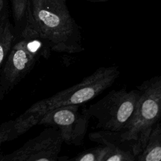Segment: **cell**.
<instances>
[{
  "label": "cell",
  "mask_w": 161,
  "mask_h": 161,
  "mask_svg": "<svg viewBox=\"0 0 161 161\" xmlns=\"http://www.w3.org/2000/svg\"><path fill=\"white\" fill-rule=\"evenodd\" d=\"M139 96L138 89L112 90L86 110L91 118L97 120V128L121 131L133 114Z\"/></svg>",
  "instance_id": "obj_5"
},
{
  "label": "cell",
  "mask_w": 161,
  "mask_h": 161,
  "mask_svg": "<svg viewBox=\"0 0 161 161\" xmlns=\"http://www.w3.org/2000/svg\"><path fill=\"white\" fill-rule=\"evenodd\" d=\"M119 75V71L116 66L99 67L92 74L84 77L79 83L51 97L37 101L28 110L36 113L42 118L46 112L55 108L71 104H83L109 87Z\"/></svg>",
  "instance_id": "obj_4"
},
{
  "label": "cell",
  "mask_w": 161,
  "mask_h": 161,
  "mask_svg": "<svg viewBox=\"0 0 161 161\" xmlns=\"http://www.w3.org/2000/svg\"><path fill=\"white\" fill-rule=\"evenodd\" d=\"M107 153L105 146L98 144L96 147L88 148L80 152L73 158H68L74 161H104Z\"/></svg>",
  "instance_id": "obj_12"
},
{
  "label": "cell",
  "mask_w": 161,
  "mask_h": 161,
  "mask_svg": "<svg viewBox=\"0 0 161 161\" xmlns=\"http://www.w3.org/2000/svg\"><path fill=\"white\" fill-rule=\"evenodd\" d=\"M89 1H96V2H104V1H107L108 0H89Z\"/></svg>",
  "instance_id": "obj_15"
},
{
  "label": "cell",
  "mask_w": 161,
  "mask_h": 161,
  "mask_svg": "<svg viewBox=\"0 0 161 161\" xmlns=\"http://www.w3.org/2000/svg\"><path fill=\"white\" fill-rule=\"evenodd\" d=\"M50 47L32 26L25 22L18 42H14L0 70L1 98L19 83L34 67L41 57L48 58Z\"/></svg>",
  "instance_id": "obj_2"
},
{
  "label": "cell",
  "mask_w": 161,
  "mask_h": 161,
  "mask_svg": "<svg viewBox=\"0 0 161 161\" xmlns=\"http://www.w3.org/2000/svg\"><path fill=\"white\" fill-rule=\"evenodd\" d=\"M2 99V98H1V96H0V99Z\"/></svg>",
  "instance_id": "obj_17"
},
{
  "label": "cell",
  "mask_w": 161,
  "mask_h": 161,
  "mask_svg": "<svg viewBox=\"0 0 161 161\" xmlns=\"http://www.w3.org/2000/svg\"><path fill=\"white\" fill-rule=\"evenodd\" d=\"M161 160V126L158 121L151 131L142 151L136 156L137 161Z\"/></svg>",
  "instance_id": "obj_10"
},
{
  "label": "cell",
  "mask_w": 161,
  "mask_h": 161,
  "mask_svg": "<svg viewBox=\"0 0 161 161\" xmlns=\"http://www.w3.org/2000/svg\"><path fill=\"white\" fill-rule=\"evenodd\" d=\"M89 138L106 147L107 153L104 161H136L133 143L123 140L119 131L101 130L89 133Z\"/></svg>",
  "instance_id": "obj_8"
},
{
  "label": "cell",
  "mask_w": 161,
  "mask_h": 161,
  "mask_svg": "<svg viewBox=\"0 0 161 161\" xmlns=\"http://www.w3.org/2000/svg\"><path fill=\"white\" fill-rule=\"evenodd\" d=\"M16 40L13 26L6 18L0 21V70Z\"/></svg>",
  "instance_id": "obj_11"
},
{
  "label": "cell",
  "mask_w": 161,
  "mask_h": 161,
  "mask_svg": "<svg viewBox=\"0 0 161 161\" xmlns=\"http://www.w3.org/2000/svg\"><path fill=\"white\" fill-rule=\"evenodd\" d=\"M13 13L14 20L19 23L25 18L30 0H11Z\"/></svg>",
  "instance_id": "obj_13"
},
{
  "label": "cell",
  "mask_w": 161,
  "mask_h": 161,
  "mask_svg": "<svg viewBox=\"0 0 161 161\" xmlns=\"http://www.w3.org/2000/svg\"><path fill=\"white\" fill-rule=\"evenodd\" d=\"M140 96L135 108L121 131L123 140L133 145L135 156L143 149L149 135L160 121L161 115V77L154 76L137 86Z\"/></svg>",
  "instance_id": "obj_3"
},
{
  "label": "cell",
  "mask_w": 161,
  "mask_h": 161,
  "mask_svg": "<svg viewBox=\"0 0 161 161\" xmlns=\"http://www.w3.org/2000/svg\"><path fill=\"white\" fill-rule=\"evenodd\" d=\"M41 118L26 109L14 119L3 123L0 125V144L13 140L38 125Z\"/></svg>",
  "instance_id": "obj_9"
},
{
  "label": "cell",
  "mask_w": 161,
  "mask_h": 161,
  "mask_svg": "<svg viewBox=\"0 0 161 161\" xmlns=\"http://www.w3.org/2000/svg\"><path fill=\"white\" fill-rule=\"evenodd\" d=\"M82 104L62 106L46 112L38 125L57 129L64 142L68 145L80 146L87 132L90 116Z\"/></svg>",
  "instance_id": "obj_6"
},
{
  "label": "cell",
  "mask_w": 161,
  "mask_h": 161,
  "mask_svg": "<svg viewBox=\"0 0 161 161\" xmlns=\"http://www.w3.org/2000/svg\"><path fill=\"white\" fill-rule=\"evenodd\" d=\"M64 141L59 131L48 127L1 161H57Z\"/></svg>",
  "instance_id": "obj_7"
},
{
  "label": "cell",
  "mask_w": 161,
  "mask_h": 161,
  "mask_svg": "<svg viewBox=\"0 0 161 161\" xmlns=\"http://www.w3.org/2000/svg\"><path fill=\"white\" fill-rule=\"evenodd\" d=\"M4 0H0V21L2 20L7 18L3 13V10H4Z\"/></svg>",
  "instance_id": "obj_14"
},
{
  "label": "cell",
  "mask_w": 161,
  "mask_h": 161,
  "mask_svg": "<svg viewBox=\"0 0 161 161\" xmlns=\"http://www.w3.org/2000/svg\"><path fill=\"white\" fill-rule=\"evenodd\" d=\"M25 21L51 51L75 53L84 49L80 33L65 0H31Z\"/></svg>",
  "instance_id": "obj_1"
},
{
  "label": "cell",
  "mask_w": 161,
  "mask_h": 161,
  "mask_svg": "<svg viewBox=\"0 0 161 161\" xmlns=\"http://www.w3.org/2000/svg\"><path fill=\"white\" fill-rule=\"evenodd\" d=\"M3 155H4V154H3V153L1 152V148H0V161H1V159H2V157H3Z\"/></svg>",
  "instance_id": "obj_16"
}]
</instances>
